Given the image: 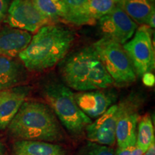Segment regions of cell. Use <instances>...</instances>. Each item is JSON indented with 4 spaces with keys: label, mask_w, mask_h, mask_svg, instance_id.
<instances>
[{
    "label": "cell",
    "mask_w": 155,
    "mask_h": 155,
    "mask_svg": "<svg viewBox=\"0 0 155 155\" xmlns=\"http://www.w3.org/2000/svg\"><path fill=\"white\" fill-rule=\"evenodd\" d=\"M154 18H155V12H154L152 13V15H151L150 17H149L148 21H147V26H150V28H154V26H155Z\"/></svg>",
    "instance_id": "25"
},
{
    "label": "cell",
    "mask_w": 155,
    "mask_h": 155,
    "mask_svg": "<svg viewBox=\"0 0 155 155\" xmlns=\"http://www.w3.org/2000/svg\"><path fill=\"white\" fill-rule=\"evenodd\" d=\"M7 22L11 28L36 32L50 23L32 0H13L7 11Z\"/></svg>",
    "instance_id": "7"
},
{
    "label": "cell",
    "mask_w": 155,
    "mask_h": 155,
    "mask_svg": "<svg viewBox=\"0 0 155 155\" xmlns=\"http://www.w3.org/2000/svg\"><path fill=\"white\" fill-rule=\"evenodd\" d=\"M142 151L137 147V145L128 147L127 148H118L116 151V155H143Z\"/></svg>",
    "instance_id": "22"
},
{
    "label": "cell",
    "mask_w": 155,
    "mask_h": 155,
    "mask_svg": "<svg viewBox=\"0 0 155 155\" xmlns=\"http://www.w3.org/2000/svg\"><path fill=\"white\" fill-rule=\"evenodd\" d=\"M114 1H115V2H116V3H117V2H118V1H119V0H114Z\"/></svg>",
    "instance_id": "28"
},
{
    "label": "cell",
    "mask_w": 155,
    "mask_h": 155,
    "mask_svg": "<svg viewBox=\"0 0 155 155\" xmlns=\"http://www.w3.org/2000/svg\"><path fill=\"white\" fill-rule=\"evenodd\" d=\"M38 11L46 18L52 21L65 20L66 9L63 0H32Z\"/></svg>",
    "instance_id": "19"
},
{
    "label": "cell",
    "mask_w": 155,
    "mask_h": 155,
    "mask_svg": "<svg viewBox=\"0 0 155 155\" xmlns=\"http://www.w3.org/2000/svg\"><path fill=\"white\" fill-rule=\"evenodd\" d=\"M134 37L124 44L123 48L129 56L136 74L143 76L154 68V50L152 32L147 25H141Z\"/></svg>",
    "instance_id": "6"
},
{
    "label": "cell",
    "mask_w": 155,
    "mask_h": 155,
    "mask_svg": "<svg viewBox=\"0 0 155 155\" xmlns=\"http://www.w3.org/2000/svg\"><path fill=\"white\" fill-rule=\"evenodd\" d=\"M116 5L141 25H147L149 17L155 12L154 0H119Z\"/></svg>",
    "instance_id": "16"
},
{
    "label": "cell",
    "mask_w": 155,
    "mask_h": 155,
    "mask_svg": "<svg viewBox=\"0 0 155 155\" xmlns=\"http://www.w3.org/2000/svg\"><path fill=\"white\" fill-rule=\"evenodd\" d=\"M66 16L65 20L76 25H91L93 22L89 18L88 9L91 0H63Z\"/></svg>",
    "instance_id": "17"
},
{
    "label": "cell",
    "mask_w": 155,
    "mask_h": 155,
    "mask_svg": "<svg viewBox=\"0 0 155 155\" xmlns=\"http://www.w3.org/2000/svg\"><path fill=\"white\" fill-rule=\"evenodd\" d=\"M5 148H4L3 144H2L1 141H0V155H5Z\"/></svg>",
    "instance_id": "27"
},
{
    "label": "cell",
    "mask_w": 155,
    "mask_h": 155,
    "mask_svg": "<svg viewBox=\"0 0 155 155\" xmlns=\"http://www.w3.org/2000/svg\"><path fill=\"white\" fill-rule=\"evenodd\" d=\"M98 20L99 28L104 37L121 45L129 41L137 29V23L117 5L108 14Z\"/></svg>",
    "instance_id": "8"
},
{
    "label": "cell",
    "mask_w": 155,
    "mask_h": 155,
    "mask_svg": "<svg viewBox=\"0 0 155 155\" xmlns=\"http://www.w3.org/2000/svg\"><path fill=\"white\" fill-rule=\"evenodd\" d=\"M116 6L114 0H91L88 9L89 18L94 23L97 19L108 14Z\"/></svg>",
    "instance_id": "20"
},
{
    "label": "cell",
    "mask_w": 155,
    "mask_h": 155,
    "mask_svg": "<svg viewBox=\"0 0 155 155\" xmlns=\"http://www.w3.org/2000/svg\"><path fill=\"white\" fill-rule=\"evenodd\" d=\"M120 111L116 128L118 148L124 149L136 144L137 128L139 116L137 106L129 101L119 104Z\"/></svg>",
    "instance_id": "10"
},
{
    "label": "cell",
    "mask_w": 155,
    "mask_h": 155,
    "mask_svg": "<svg viewBox=\"0 0 155 155\" xmlns=\"http://www.w3.org/2000/svg\"><path fill=\"white\" fill-rule=\"evenodd\" d=\"M30 88L19 86L0 91V129L8 127L25 101Z\"/></svg>",
    "instance_id": "12"
},
{
    "label": "cell",
    "mask_w": 155,
    "mask_h": 155,
    "mask_svg": "<svg viewBox=\"0 0 155 155\" xmlns=\"http://www.w3.org/2000/svg\"><path fill=\"white\" fill-rule=\"evenodd\" d=\"M15 155H66L63 147L42 141L19 140L13 145Z\"/></svg>",
    "instance_id": "15"
},
{
    "label": "cell",
    "mask_w": 155,
    "mask_h": 155,
    "mask_svg": "<svg viewBox=\"0 0 155 155\" xmlns=\"http://www.w3.org/2000/svg\"><path fill=\"white\" fill-rule=\"evenodd\" d=\"M60 73L68 87L81 92L106 89L114 84L92 46L64 58Z\"/></svg>",
    "instance_id": "3"
},
{
    "label": "cell",
    "mask_w": 155,
    "mask_h": 155,
    "mask_svg": "<svg viewBox=\"0 0 155 155\" xmlns=\"http://www.w3.org/2000/svg\"><path fill=\"white\" fill-rule=\"evenodd\" d=\"M137 131L136 145L144 153L154 142V130L152 119L149 114H145L139 119Z\"/></svg>",
    "instance_id": "18"
},
{
    "label": "cell",
    "mask_w": 155,
    "mask_h": 155,
    "mask_svg": "<svg viewBox=\"0 0 155 155\" xmlns=\"http://www.w3.org/2000/svg\"><path fill=\"white\" fill-rule=\"evenodd\" d=\"M143 81H144V84L146 86H152L154 85V75H152V73H146L143 75Z\"/></svg>",
    "instance_id": "24"
},
{
    "label": "cell",
    "mask_w": 155,
    "mask_h": 155,
    "mask_svg": "<svg viewBox=\"0 0 155 155\" xmlns=\"http://www.w3.org/2000/svg\"><path fill=\"white\" fill-rule=\"evenodd\" d=\"M78 106L90 119H97L104 114L116 100L111 91L95 90L74 94Z\"/></svg>",
    "instance_id": "11"
},
{
    "label": "cell",
    "mask_w": 155,
    "mask_h": 155,
    "mask_svg": "<svg viewBox=\"0 0 155 155\" xmlns=\"http://www.w3.org/2000/svg\"><path fill=\"white\" fill-rule=\"evenodd\" d=\"M9 7V0H0V22L7 14Z\"/></svg>",
    "instance_id": "23"
},
{
    "label": "cell",
    "mask_w": 155,
    "mask_h": 155,
    "mask_svg": "<svg viewBox=\"0 0 155 155\" xmlns=\"http://www.w3.org/2000/svg\"><path fill=\"white\" fill-rule=\"evenodd\" d=\"M143 155H155V146L154 142L152 143L150 148L145 152Z\"/></svg>",
    "instance_id": "26"
},
{
    "label": "cell",
    "mask_w": 155,
    "mask_h": 155,
    "mask_svg": "<svg viewBox=\"0 0 155 155\" xmlns=\"http://www.w3.org/2000/svg\"><path fill=\"white\" fill-rule=\"evenodd\" d=\"M27 70L22 63L0 55V91L15 88L26 81Z\"/></svg>",
    "instance_id": "14"
},
{
    "label": "cell",
    "mask_w": 155,
    "mask_h": 155,
    "mask_svg": "<svg viewBox=\"0 0 155 155\" xmlns=\"http://www.w3.org/2000/svg\"><path fill=\"white\" fill-rule=\"evenodd\" d=\"M32 35L27 31L13 28L0 30V55L15 58L28 46Z\"/></svg>",
    "instance_id": "13"
},
{
    "label": "cell",
    "mask_w": 155,
    "mask_h": 155,
    "mask_svg": "<svg viewBox=\"0 0 155 155\" xmlns=\"http://www.w3.org/2000/svg\"><path fill=\"white\" fill-rule=\"evenodd\" d=\"M80 155H116V152L111 147L90 141L82 149Z\"/></svg>",
    "instance_id": "21"
},
{
    "label": "cell",
    "mask_w": 155,
    "mask_h": 155,
    "mask_svg": "<svg viewBox=\"0 0 155 155\" xmlns=\"http://www.w3.org/2000/svg\"><path fill=\"white\" fill-rule=\"evenodd\" d=\"M120 106L112 105L96 121L86 127L87 139L91 142L113 147L116 143V128Z\"/></svg>",
    "instance_id": "9"
},
{
    "label": "cell",
    "mask_w": 155,
    "mask_h": 155,
    "mask_svg": "<svg viewBox=\"0 0 155 155\" xmlns=\"http://www.w3.org/2000/svg\"><path fill=\"white\" fill-rule=\"evenodd\" d=\"M92 47L114 84L123 87L135 82L137 74L121 44L104 37Z\"/></svg>",
    "instance_id": "5"
},
{
    "label": "cell",
    "mask_w": 155,
    "mask_h": 155,
    "mask_svg": "<svg viewBox=\"0 0 155 155\" xmlns=\"http://www.w3.org/2000/svg\"><path fill=\"white\" fill-rule=\"evenodd\" d=\"M74 40V32L69 28L61 25H45L32 37L19 57L29 71H45L55 66L65 57Z\"/></svg>",
    "instance_id": "1"
},
{
    "label": "cell",
    "mask_w": 155,
    "mask_h": 155,
    "mask_svg": "<svg viewBox=\"0 0 155 155\" xmlns=\"http://www.w3.org/2000/svg\"><path fill=\"white\" fill-rule=\"evenodd\" d=\"M45 99L50 108L71 134L78 136L92 123L91 119L80 109L72 91L63 83L53 81L43 90Z\"/></svg>",
    "instance_id": "4"
},
{
    "label": "cell",
    "mask_w": 155,
    "mask_h": 155,
    "mask_svg": "<svg viewBox=\"0 0 155 155\" xmlns=\"http://www.w3.org/2000/svg\"><path fill=\"white\" fill-rule=\"evenodd\" d=\"M9 133L19 140L56 142L64 134L50 106L43 103L28 101L19 108L8 126Z\"/></svg>",
    "instance_id": "2"
}]
</instances>
